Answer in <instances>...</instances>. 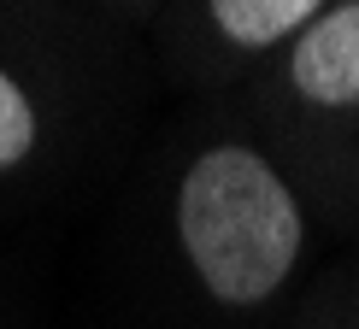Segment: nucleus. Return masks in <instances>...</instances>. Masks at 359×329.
<instances>
[{"instance_id":"nucleus-1","label":"nucleus","mask_w":359,"mask_h":329,"mask_svg":"<svg viewBox=\"0 0 359 329\" xmlns=\"http://www.w3.org/2000/svg\"><path fill=\"white\" fill-rule=\"evenodd\" d=\"M177 241L212 300L259 306L289 282L306 247V218L265 153L218 141L189 159L177 183Z\"/></svg>"},{"instance_id":"nucleus-2","label":"nucleus","mask_w":359,"mask_h":329,"mask_svg":"<svg viewBox=\"0 0 359 329\" xmlns=\"http://www.w3.org/2000/svg\"><path fill=\"white\" fill-rule=\"evenodd\" d=\"M283 71L306 106H330V112L359 106V0L318 6V18L294 36Z\"/></svg>"},{"instance_id":"nucleus-3","label":"nucleus","mask_w":359,"mask_h":329,"mask_svg":"<svg viewBox=\"0 0 359 329\" xmlns=\"http://www.w3.org/2000/svg\"><path fill=\"white\" fill-rule=\"evenodd\" d=\"M206 18L236 48H277L318 18V0H212Z\"/></svg>"},{"instance_id":"nucleus-4","label":"nucleus","mask_w":359,"mask_h":329,"mask_svg":"<svg viewBox=\"0 0 359 329\" xmlns=\"http://www.w3.org/2000/svg\"><path fill=\"white\" fill-rule=\"evenodd\" d=\"M36 136H41V124H36V106H29L24 83L0 65V171H18L36 153Z\"/></svg>"}]
</instances>
